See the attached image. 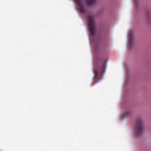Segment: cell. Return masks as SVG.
<instances>
[{
  "mask_svg": "<svg viewBox=\"0 0 151 151\" xmlns=\"http://www.w3.org/2000/svg\"><path fill=\"white\" fill-rule=\"evenodd\" d=\"M134 33L132 29H130L127 33V47L129 50L133 48L134 45Z\"/></svg>",
  "mask_w": 151,
  "mask_h": 151,
  "instance_id": "cell-3",
  "label": "cell"
},
{
  "mask_svg": "<svg viewBox=\"0 0 151 151\" xmlns=\"http://www.w3.org/2000/svg\"><path fill=\"white\" fill-rule=\"evenodd\" d=\"M87 25L88 30L91 35H94L96 32L95 21L91 16H88L87 18Z\"/></svg>",
  "mask_w": 151,
  "mask_h": 151,
  "instance_id": "cell-2",
  "label": "cell"
},
{
  "mask_svg": "<svg viewBox=\"0 0 151 151\" xmlns=\"http://www.w3.org/2000/svg\"><path fill=\"white\" fill-rule=\"evenodd\" d=\"M146 21L149 24H151V11L149 9H147L146 11Z\"/></svg>",
  "mask_w": 151,
  "mask_h": 151,
  "instance_id": "cell-5",
  "label": "cell"
},
{
  "mask_svg": "<svg viewBox=\"0 0 151 151\" xmlns=\"http://www.w3.org/2000/svg\"><path fill=\"white\" fill-rule=\"evenodd\" d=\"M145 129L144 123L142 119L140 117H137L134 123L133 129V135L134 137L138 138L140 137L143 132Z\"/></svg>",
  "mask_w": 151,
  "mask_h": 151,
  "instance_id": "cell-1",
  "label": "cell"
},
{
  "mask_svg": "<svg viewBox=\"0 0 151 151\" xmlns=\"http://www.w3.org/2000/svg\"><path fill=\"white\" fill-rule=\"evenodd\" d=\"M84 1L87 5L91 6L94 5L97 2V0H84Z\"/></svg>",
  "mask_w": 151,
  "mask_h": 151,
  "instance_id": "cell-6",
  "label": "cell"
},
{
  "mask_svg": "<svg viewBox=\"0 0 151 151\" xmlns=\"http://www.w3.org/2000/svg\"><path fill=\"white\" fill-rule=\"evenodd\" d=\"M75 2L77 5V9H78V11L81 12H84V6L83 5L81 1L80 0H75Z\"/></svg>",
  "mask_w": 151,
  "mask_h": 151,
  "instance_id": "cell-4",
  "label": "cell"
},
{
  "mask_svg": "<svg viewBox=\"0 0 151 151\" xmlns=\"http://www.w3.org/2000/svg\"><path fill=\"white\" fill-rule=\"evenodd\" d=\"M133 3H134V6L137 8L138 6H139V1L138 0H133Z\"/></svg>",
  "mask_w": 151,
  "mask_h": 151,
  "instance_id": "cell-7",
  "label": "cell"
}]
</instances>
